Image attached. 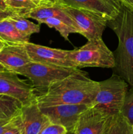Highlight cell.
<instances>
[{"instance_id":"1","label":"cell","mask_w":133,"mask_h":134,"mask_svg":"<svg viewBox=\"0 0 133 134\" xmlns=\"http://www.w3.org/2000/svg\"><path fill=\"white\" fill-rule=\"evenodd\" d=\"M99 89V82L93 81L80 69L65 78L53 82L40 95L36 102L39 107L62 104H89Z\"/></svg>"},{"instance_id":"2","label":"cell","mask_w":133,"mask_h":134,"mask_svg":"<svg viewBox=\"0 0 133 134\" xmlns=\"http://www.w3.org/2000/svg\"><path fill=\"white\" fill-rule=\"evenodd\" d=\"M116 34L118 45L113 53L115 73L123 79L133 89V10L121 4L119 14L107 22Z\"/></svg>"},{"instance_id":"3","label":"cell","mask_w":133,"mask_h":134,"mask_svg":"<svg viewBox=\"0 0 133 134\" xmlns=\"http://www.w3.org/2000/svg\"><path fill=\"white\" fill-rule=\"evenodd\" d=\"M67 60L74 68L113 69L116 66L113 52L106 45L102 38L87 41L80 48L69 51Z\"/></svg>"},{"instance_id":"4","label":"cell","mask_w":133,"mask_h":134,"mask_svg":"<svg viewBox=\"0 0 133 134\" xmlns=\"http://www.w3.org/2000/svg\"><path fill=\"white\" fill-rule=\"evenodd\" d=\"M129 85L120 76L113 73L109 79L99 82V89L91 103V107L107 116L121 112Z\"/></svg>"},{"instance_id":"5","label":"cell","mask_w":133,"mask_h":134,"mask_svg":"<svg viewBox=\"0 0 133 134\" xmlns=\"http://www.w3.org/2000/svg\"><path fill=\"white\" fill-rule=\"evenodd\" d=\"M78 68L47 65L31 62L15 71L18 75L27 77L35 90L45 91L53 82L63 79Z\"/></svg>"},{"instance_id":"6","label":"cell","mask_w":133,"mask_h":134,"mask_svg":"<svg viewBox=\"0 0 133 134\" xmlns=\"http://www.w3.org/2000/svg\"><path fill=\"white\" fill-rule=\"evenodd\" d=\"M57 4L74 22L78 34L85 37L87 41L102 38L107 26V21L105 19L86 9Z\"/></svg>"},{"instance_id":"7","label":"cell","mask_w":133,"mask_h":134,"mask_svg":"<svg viewBox=\"0 0 133 134\" xmlns=\"http://www.w3.org/2000/svg\"><path fill=\"white\" fill-rule=\"evenodd\" d=\"M90 107L89 104H62L40 109L51 123L65 127L68 133L74 132L80 115Z\"/></svg>"},{"instance_id":"8","label":"cell","mask_w":133,"mask_h":134,"mask_svg":"<svg viewBox=\"0 0 133 134\" xmlns=\"http://www.w3.org/2000/svg\"><path fill=\"white\" fill-rule=\"evenodd\" d=\"M0 94L13 97L27 104L35 100L37 95L31 84L18 77V74L9 71H0Z\"/></svg>"},{"instance_id":"9","label":"cell","mask_w":133,"mask_h":134,"mask_svg":"<svg viewBox=\"0 0 133 134\" xmlns=\"http://www.w3.org/2000/svg\"><path fill=\"white\" fill-rule=\"evenodd\" d=\"M57 3L89 10L108 21L119 14L121 3L119 0H57Z\"/></svg>"},{"instance_id":"10","label":"cell","mask_w":133,"mask_h":134,"mask_svg":"<svg viewBox=\"0 0 133 134\" xmlns=\"http://www.w3.org/2000/svg\"><path fill=\"white\" fill-rule=\"evenodd\" d=\"M25 47L31 62L47 65L73 68L67 60L69 51L50 48L30 42L26 43Z\"/></svg>"},{"instance_id":"11","label":"cell","mask_w":133,"mask_h":134,"mask_svg":"<svg viewBox=\"0 0 133 134\" xmlns=\"http://www.w3.org/2000/svg\"><path fill=\"white\" fill-rule=\"evenodd\" d=\"M23 134H39L40 131L50 122L42 113L35 100L23 105L20 110Z\"/></svg>"},{"instance_id":"12","label":"cell","mask_w":133,"mask_h":134,"mask_svg":"<svg viewBox=\"0 0 133 134\" xmlns=\"http://www.w3.org/2000/svg\"><path fill=\"white\" fill-rule=\"evenodd\" d=\"M108 116L99 110L90 107L80 116L75 134H103Z\"/></svg>"},{"instance_id":"13","label":"cell","mask_w":133,"mask_h":134,"mask_svg":"<svg viewBox=\"0 0 133 134\" xmlns=\"http://www.w3.org/2000/svg\"><path fill=\"white\" fill-rule=\"evenodd\" d=\"M31 62L25 44H5L0 51V64L9 71L15 73Z\"/></svg>"},{"instance_id":"14","label":"cell","mask_w":133,"mask_h":134,"mask_svg":"<svg viewBox=\"0 0 133 134\" xmlns=\"http://www.w3.org/2000/svg\"><path fill=\"white\" fill-rule=\"evenodd\" d=\"M24 18L36 20L39 22V24H43V21L49 18H57L65 21L68 24L73 26L76 29L74 22L62 10L59 5L57 3L53 6L40 7L37 8L26 14Z\"/></svg>"},{"instance_id":"15","label":"cell","mask_w":133,"mask_h":134,"mask_svg":"<svg viewBox=\"0 0 133 134\" xmlns=\"http://www.w3.org/2000/svg\"><path fill=\"white\" fill-rule=\"evenodd\" d=\"M0 40L5 44H25L29 38L21 34L7 18L0 22Z\"/></svg>"},{"instance_id":"16","label":"cell","mask_w":133,"mask_h":134,"mask_svg":"<svg viewBox=\"0 0 133 134\" xmlns=\"http://www.w3.org/2000/svg\"><path fill=\"white\" fill-rule=\"evenodd\" d=\"M131 125L121 113L108 116L103 134H132Z\"/></svg>"},{"instance_id":"17","label":"cell","mask_w":133,"mask_h":134,"mask_svg":"<svg viewBox=\"0 0 133 134\" xmlns=\"http://www.w3.org/2000/svg\"><path fill=\"white\" fill-rule=\"evenodd\" d=\"M23 104L18 99L4 94H0V120L11 119L20 112Z\"/></svg>"},{"instance_id":"18","label":"cell","mask_w":133,"mask_h":134,"mask_svg":"<svg viewBox=\"0 0 133 134\" xmlns=\"http://www.w3.org/2000/svg\"><path fill=\"white\" fill-rule=\"evenodd\" d=\"M6 4L9 9L23 17L37 8L46 7L42 0H7Z\"/></svg>"},{"instance_id":"19","label":"cell","mask_w":133,"mask_h":134,"mask_svg":"<svg viewBox=\"0 0 133 134\" xmlns=\"http://www.w3.org/2000/svg\"><path fill=\"white\" fill-rule=\"evenodd\" d=\"M8 19L14 24L21 34L27 38H30L32 34L40 31V24H36L23 16L16 14L10 16Z\"/></svg>"},{"instance_id":"20","label":"cell","mask_w":133,"mask_h":134,"mask_svg":"<svg viewBox=\"0 0 133 134\" xmlns=\"http://www.w3.org/2000/svg\"><path fill=\"white\" fill-rule=\"evenodd\" d=\"M43 24H46L48 27L56 29L66 41L69 40V36L70 34H78V30L75 27L59 18H49L43 21Z\"/></svg>"},{"instance_id":"21","label":"cell","mask_w":133,"mask_h":134,"mask_svg":"<svg viewBox=\"0 0 133 134\" xmlns=\"http://www.w3.org/2000/svg\"><path fill=\"white\" fill-rule=\"evenodd\" d=\"M120 113L132 126L133 124V89L127 92Z\"/></svg>"},{"instance_id":"22","label":"cell","mask_w":133,"mask_h":134,"mask_svg":"<svg viewBox=\"0 0 133 134\" xmlns=\"http://www.w3.org/2000/svg\"><path fill=\"white\" fill-rule=\"evenodd\" d=\"M67 131L65 127L58 124L49 123L44 127L39 134H66Z\"/></svg>"},{"instance_id":"23","label":"cell","mask_w":133,"mask_h":134,"mask_svg":"<svg viewBox=\"0 0 133 134\" xmlns=\"http://www.w3.org/2000/svg\"><path fill=\"white\" fill-rule=\"evenodd\" d=\"M20 120V113L18 115L11 118V119H4V120H0V134L3 133L7 130L19 122Z\"/></svg>"},{"instance_id":"24","label":"cell","mask_w":133,"mask_h":134,"mask_svg":"<svg viewBox=\"0 0 133 134\" xmlns=\"http://www.w3.org/2000/svg\"><path fill=\"white\" fill-rule=\"evenodd\" d=\"M21 118V117H20ZM22 132V120L13 126L10 127L8 130H7L3 134H20Z\"/></svg>"},{"instance_id":"25","label":"cell","mask_w":133,"mask_h":134,"mask_svg":"<svg viewBox=\"0 0 133 134\" xmlns=\"http://www.w3.org/2000/svg\"><path fill=\"white\" fill-rule=\"evenodd\" d=\"M16 13L14 11L12 10L11 9H8L7 10H1L0 9V22L4 20L5 19L10 18L14 15H16ZM18 15V14H17Z\"/></svg>"},{"instance_id":"26","label":"cell","mask_w":133,"mask_h":134,"mask_svg":"<svg viewBox=\"0 0 133 134\" xmlns=\"http://www.w3.org/2000/svg\"><path fill=\"white\" fill-rule=\"evenodd\" d=\"M122 5L133 10V0H119Z\"/></svg>"},{"instance_id":"27","label":"cell","mask_w":133,"mask_h":134,"mask_svg":"<svg viewBox=\"0 0 133 134\" xmlns=\"http://www.w3.org/2000/svg\"><path fill=\"white\" fill-rule=\"evenodd\" d=\"M45 4L46 7L53 6L57 3V0H42Z\"/></svg>"},{"instance_id":"28","label":"cell","mask_w":133,"mask_h":134,"mask_svg":"<svg viewBox=\"0 0 133 134\" xmlns=\"http://www.w3.org/2000/svg\"><path fill=\"white\" fill-rule=\"evenodd\" d=\"M6 1L7 0H0V9L1 10H7L9 9L6 4Z\"/></svg>"},{"instance_id":"29","label":"cell","mask_w":133,"mask_h":134,"mask_svg":"<svg viewBox=\"0 0 133 134\" xmlns=\"http://www.w3.org/2000/svg\"><path fill=\"white\" fill-rule=\"evenodd\" d=\"M5 43H4L2 41L0 40V51H1V49H2V48H3L4 46H5Z\"/></svg>"},{"instance_id":"30","label":"cell","mask_w":133,"mask_h":134,"mask_svg":"<svg viewBox=\"0 0 133 134\" xmlns=\"http://www.w3.org/2000/svg\"><path fill=\"white\" fill-rule=\"evenodd\" d=\"M0 71H8V70L3 66V65H1V64H0Z\"/></svg>"},{"instance_id":"31","label":"cell","mask_w":133,"mask_h":134,"mask_svg":"<svg viewBox=\"0 0 133 134\" xmlns=\"http://www.w3.org/2000/svg\"><path fill=\"white\" fill-rule=\"evenodd\" d=\"M67 134H75L74 132H68Z\"/></svg>"},{"instance_id":"32","label":"cell","mask_w":133,"mask_h":134,"mask_svg":"<svg viewBox=\"0 0 133 134\" xmlns=\"http://www.w3.org/2000/svg\"><path fill=\"white\" fill-rule=\"evenodd\" d=\"M131 127H132V131H133V124H132Z\"/></svg>"},{"instance_id":"33","label":"cell","mask_w":133,"mask_h":134,"mask_svg":"<svg viewBox=\"0 0 133 134\" xmlns=\"http://www.w3.org/2000/svg\"><path fill=\"white\" fill-rule=\"evenodd\" d=\"M20 134H23V133H22H22H21Z\"/></svg>"},{"instance_id":"34","label":"cell","mask_w":133,"mask_h":134,"mask_svg":"<svg viewBox=\"0 0 133 134\" xmlns=\"http://www.w3.org/2000/svg\"><path fill=\"white\" fill-rule=\"evenodd\" d=\"M132 134H133V133H132Z\"/></svg>"},{"instance_id":"35","label":"cell","mask_w":133,"mask_h":134,"mask_svg":"<svg viewBox=\"0 0 133 134\" xmlns=\"http://www.w3.org/2000/svg\"><path fill=\"white\" fill-rule=\"evenodd\" d=\"M66 134H67V133H66Z\"/></svg>"}]
</instances>
